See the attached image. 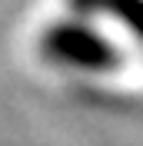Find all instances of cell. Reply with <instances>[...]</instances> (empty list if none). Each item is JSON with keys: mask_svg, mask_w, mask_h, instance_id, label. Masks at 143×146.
<instances>
[{"mask_svg": "<svg viewBox=\"0 0 143 146\" xmlns=\"http://www.w3.org/2000/svg\"><path fill=\"white\" fill-rule=\"evenodd\" d=\"M40 53L47 63L83 73H110L123 63L120 46L87 20H57L40 33Z\"/></svg>", "mask_w": 143, "mask_h": 146, "instance_id": "6da1fadb", "label": "cell"}, {"mask_svg": "<svg viewBox=\"0 0 143 146\" xmlns=\"http://www.w3.org/2000/svg\"><path fill=\"white\" fill-rule=\"evenodd\" d=\"M100 13L113 17L143 43V0H100Z\"/></svg>", "mask_w": 143, "mask_h": 146, "instance_id": "7a4b0ae2", "label": "cell"}, {"mask_svg": "<svg viewBox=\"0 0 143 146\" xmlns=\"http://www.w3.org/2000/svg\"><path fill=\"white\" fill-rule=\"evenodd\" d=\"M77 13V20H87V17H97L100 13V0H67Z\"/></svg>", "mask_w": 143, "mask_h": 146, "instance_id": "3957f363", "label": "cell"}]
</instances>
